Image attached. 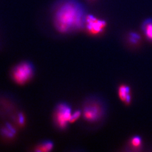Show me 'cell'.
<instances>
[{"instance_id":"30bf717a","label":"cell","mask_w":152,"mask_h":152,"mask_svg":"<svg viewBox=\"0 0 152 152\" xmlns=\"http://www.w3.org/2000/svg\"><path fill=\"white\" fill-rule=\"evenodd\" d=\"M130 143L131 146H133L134 148H140L142 143L141 139L140 137L138 136H135L133 137L131 139Z\"/></svg>"},{"instance_id":"8fae6325","label":"cell","mask_w":152,"mask_h":152,"mask_svg":"<svg viewBox=\"0 0 152 152\" xmlns=\"http://www.w3.org/2000/svg\"><path fill=\"white\" fill-rule=\"evenodd\" d=\"M81 115V112L79 110H77L74 112V113H72V117L70 118V122H74L79 118L80 116Z\"/></svg>"},{"instance_id":"7c38bea8","label":"cell","mask_w":152,"mask_h":152,"mask_svg":"<svg viewBox=\"0 0 152 152\" xmlns=\"http://www.w3.org/2000/svg\"><path fill=\"white\" fill-rule=\"evenodd\" d=\"M140 39V37L139 36H138V34H135V33H131L130 35V39L131 40V41L132 42H134V43H136Z\"/></svg>"},{"instance_id":"9c48e42d","label":"cell","mask_w":152,"mask_h":152,"mask_svg":"<svg viewBox=\"0 0 152 152\" xmlns=\"http://www.w3.org/2000/svg\"><path fill=\"white\" fill-rule=\"evenodd\" d=\"M54 147L53 144L51 141H46L45 142H43L39 144L37 148L36 151H49L53 149Z\"/></svg>"},{"instance_id":"5b68a950","label":"cell","mask_w":152,"mask_h":152,"mask_svg":"<svg viewBox=\"0 0 152 152\" xmlns=\"http://www.w3.org/2000/svg\"><path fill=\"white\" fill-rule=\"evenodd\" d=\"M106 26V22L103 20L91 15L86 16L85 28L88 32L92 35L100 34L104 30Z\"/></svg>"},{"instance_id":"52a82bcc","label":"cell","mask_w":152,"mask_h":152,"mask_svg":"<svg viewBox=\"0 0 152 152\" xmlns=\"http://www.w3.org/2000/svg\"><path fill=\"white\" fill-rule=\"evenodd\" d=\"M142 29L146 38L152 41V19H148L143 23Z\"/></svg>"},{"instance_id":"4fadbf2b","label":"cell","mask_w":152,"mask_h":152,"mask_svg":"<svg viewBox=\"0 0 152 152\" xmlns=\"http://www.w3.org/2000/svg\"><path fill=\"white\" fill-rule=\"evenodd\" d=\"M18 121L19 123L21 124V125H23L24 122V121H25L24 117V115L22 114H20L19 115Z\"/></svg>"},{"instance_id":"3957f363","label":"cell","mask_w":152,"mask_h":152,"mask_svg":"<svg viewBox=\"0 0 152 152\" xmlns=\"http://www.w3.org/2000/svg\"><path fill=\"white\" fill-rule=\"evenodd\" d=\"M33 75V68L31 64L23 62L15 67L12 71V78L19 85H23L30 80Z\"/></svg>"},{"instance_id":"6da1fadb","label":"cell","mask_w":152,"mask_h":152,"mask_svg":"<svg viewBox=\"0 0 152 152\" xmlns=\"http://www.w3.org/2000/svg\"><path fill=\"white\" fill-rule=\"evenodd\" d=\"M86 16L82 6L74 0H67L58 8L55 24L61 33H68L85 28Z\"/></svg>"},{"instance_id":"7a4b0ae2","label":"cell","mask_w":152,"mask_h":152,"mask_svg":"<svg viewBox=\"0 0 152 152\" xmlns=\"http://www.w3.org/2000/svg\"><path fill=\"white\" fill-rule=\"evenodd\" d=\"M105 113V107L100 99L93 98L85 103L84 105L82 115L86 121L94 122L101 119Z\"/></svg>"},{"instance_id":"8992f818","label":"cell","mask_w":152,"mask_h":152,"mask_svg":"<svg viewBox=\"0 0 152 152\" xmlns=\"http://www.w3.org/2000/svg\"><path fill=\"white\" fill-rule=\"evenodd\" d=\"M118 97L123 103H130L131 100L130 88L125 85L120 86L118 89Z\"/></svg>"},{"instance_id":"ba28073f","label":"cell","mask_w":152,"mask_h":152,"mask_svg":"<svg viewBox=\"0 0 152 152\" xmlns=\"http://www.w3.org/2000/svg\"><path fill=\"white\" fill-rule=\"evenodd\" d=\"M1 133L2 134L5 136L9 138H11L14 137V136L15 135V130L14 128L10 124H6L2 129Z\"/></svg>"},{"instance_id":"277c9868","label":"cell","mask_w":152,"mask_h":152,"mask_svg":"<svg viewBox=\"0 0 152 152\" xmlns=\"http://www.w3.org/2000/svg\"><path fill=\"white\" fill-rule=\"evenodd\" d=\"M70 107L65 103H61L57 107L55 112V123L60 129H64L70 122L72 115Z\"/></svg>"}]
</instances>
